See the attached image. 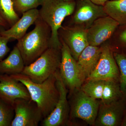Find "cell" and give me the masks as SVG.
<instances>
[{"label": "cell", "instance_id": "cell-24", "mask_svg": "<svg viewBox=\"0 0 126 126\" xmlns=\"http://www.w3.org/2000/svg\"><path fill=\"white\" fill-rule=\"evenodd\" d=\"M14 10L16 12L23 14L31 10L37 9L40 6L42 0H12Z\"/></svg>", "mask_w": 126, "mask_h": 126}, {"label": "cell", "instance_id": "cell-8", "mask_svg": "<svg viewBox=\"0 0 126 126\" xmlns=\"http://www.w3.org/2000/svg\"><path fill=\"white\" fill-rule=\"evenodd\" d=\"M60 40L62 46L59 72L64 84L70 92L80 88L83 82L81 78L77 60L72 56L65 43Z\"/></svg>", "mask_w": 126, "mask_h": 126}, {"label": "cell", "instance_id": "cell-3", "mask_svg": "<svg viewBox=\"0 0 126 126\" xmlns=\"http://www.w3.org/2000/svg\"><path fill=\"white\" fill-rule=\"evenodd\" d=\"M34 24L33 29L18 40L16 45L25 65L35 61L50 47L51 31L49 26L39 17Z\"/></svg>", "mask_w": 126, "mask_h": 126}, {"label": "cell", "instance_id": "cell-26", "mask_svg": "<svg viewBox=\"0 0 126 126\" xmlns=\"http://www.w3.org/2000/svg\"><path fill=\"white\" fill-rule=\"evenodd\" d=\"M123 25L125 26V27L119 33L118 40L120 43L126 48V24Z\"/></svg>", "mask_w": 126, "mask_h": 126}, {"label": "cell", "instance_id": "cell-9", "mask_svg": "<svg viewBox=\"0 0 126 126\" xmlns=\"http://www.w3.org/2000/svg\"><path fill=\"white\" fill-rule=\"evenodd\" d=\"M119 69L111 49L108 45L102 46L98 63L86 80L119 81Z\"/></svg>", "mask_w": 126, "mask_h": 126}, {"label": "cell", "instance_id": "cell-17", "mask_svg": "<svg viewBox=\"0 0 126 126\" xmlns=\"http://www.w3.org/2000/svg\"><path fill=\"white\" fill-rule=\"evenodd\" d=\"M25 66L20 52L16 46L8 57L0 61V74L11 75L21 73Z\"/></svg>", "mask_w": 126, "mask_h": 126}, {"label": "cell", "instance_id": "cell-19", "mask_svg": "<svg viewBox=\"0 0 126 126\" xmlns=\"http://www.w3.org/2000/svg\"><path fill=\"white\" fill-rule=\"evenodd\" d=\"M122 98L123 97L120 89L119 81H105L100 103L108 104Z\"/></svg>", "mask_w": 126, "mask_h": 126}, {"label": "cell", "instance_id": "cell-15", "mask_svg": "<svg viewBox=\"0 0 126 126\" xmlns=\"http://www.w3.org/2000/svg\"><path fill=\"white\" fill-rule=\"evenodd\" d=\"M39 17V10L31 9L23 13L22 17L9 29L0 31V33L10 39L19 40L24 36L30 26L34 24Z\"/></svg>", "mask_w": 126, "mask_h": 126}, {"label": "cell", "instance_id": "cell-2", "mask_svg": "<svg viewBox=\"0 0 126 126\" xmlns=\"http://www.w3.org/2000/svg\"><path fill=\"white\" fill-rule=\"evenodd\" d=\"M10 76L25 86L31 99L37 104L41 110L44 118L52 112L59 97L55 73L41 83L34 82L21 73Z\"/></svg>", "mask_w": 126, "mask_h": 126}, {"label": "cell", "instance_id": "cell-20", "mask_svg": "<svg viewBox=\"0 0 126 126\" xmlns=\"http://www.w3.org/2000/svg\"><path fill=\"white\" fill-rule=\"evenodd\" d=\"M105 81L94 79H87L81 85L80 89L84 93L95 99H101L102 95Z\"/></svg>", "mask_w": 126, "mask_h": 126}, {"label": "cell", "instance_id": "cell-27", "mask_svg": "<svg viewBox=\"0 0 126 126\" xmlns=\"http://www.w3.org/2000/svg\"><path fill=\"white\" fill-rule=\"evenodd\" d=\"M93 3L99 5L104 6L109 0H90Z\"/></svg>", "mask_w": 126, "mask_h": 126}, {"label": "cell", "instance_id": "cell-29", "mask_svg": "<svg viewBox=\"0 0 126 126\" xmlns=\"http://www.w3.org/2000/svg\"></svg>", "mask_w": 126, "mask_h": 126}, {"label": "cell", "instance_id": "cell-14", "mask_svg": "<svg viewBox=\"0 0 126 126\" xmlns=\"http://www.w3.org/2000/svg\"><path fill=\"white\" fill-rule=\"evenodd\" d=\"M0 98L14 106L16 99H31L25 86L7 74H0Z\"/></svg>", "mask_w": 126, "mask_h": 126}, {"label": "cell", "instance_id": "cell-21", "mask_svg": "<svg viewBox=\"0 0 126 126\" xmlns=\"http://www.w3.org/2000/svg\"><path fill=\"white\" fill-rule=\"evenodd\" d=\"M0 16L11 27L20 19L14 10L12 0H0Z\"/></svg>", "mask_w": 126, "mask_h": 126}, {"label": "cell", "instance_id": "cell-25", "mask_svg": "<svg viewBox=\"0 0 126 126\" xmlns=\"http://www.w3.org/2000/svg\"><path fill=\"white\" fill-rule=\"evenodd\" d=\"M10 39L2 36L0 33V61L2 60L10 51L7 45Z\"/></svg>", "mask_w": 126, "mask_h": 126}, {"label": "cell", "instance_id": "cell-4", "mask_svg": "<svg viewBox=\"0 0 126 126\" xmlns=\"http://www.w3.org/2000/svg\"><path fill=\"white\" fill-rule=\"evenodd\" d=\"M61 49L49 47L35 61L25 65L21 73L33 82L41 83L59 70Z\"/></svg>", "mask_w": 126, "mask_h": 126}, {"label": "cell", "instance_id": "cell-13", "mask_svg": "<svg viewBox=\"0 0 126 126\" xmlns=\"http://www.w3.org/2000/svg\"><path fill=\"white\" fill-rule=\"evenodd\" d=\"M107 16L103 6L90 0H79L73 20L76 25L87 30L97 19Z\"/></svg>", "mask_w": 126, "mask_h": 126}, {"label": "cell", "instance_id": "cell-7", "mask_svg": "<svg viewBox=\"0 0 126 126\" xmlns=\"http://www.w3.org/2000/svg\"><path fill=\"white\" fill-rule=\"evenodd\" d=\"M14 107L15 115L11 126H38L44 119L41 110L31 98L16 99Z\"/></svg>", "mask_w": 126, "mask_h": 126}, {"label": "cell", "instance_id": "cell-18", "mask_svg": "<svg viewBox=\"0 0 126 126\" xmlns=\"http://www.w3.org/2000/svg\"><path fill=\"white\" fill-rule=\"evenodd\" d=\"M103 6L107 15L117 21L119 25L126 24V0H111Z\"/></svg>", "mask_w": 126, "mask_h": 126}, {"label": "cell", "instance_id": "cell-1", "mask_svg": "<svg viewBox=\"0 0 126 126\" xmlns=\"http://www.w3.org/2000/svg\"><path fill=\"white\" fill-rule=\"evenodd\" d=\"M40 6L39 17L51 30L50 47L61 49L59 31L64 19L74 12L76 2L74 0H42Z\"/></svg>", "mask_w": 126, "mask_h": 126}, {"label": "cell", "instance_id": "cell-10", "mask_svg": "<svg viewBox=\"0 0 126 126\" xmlns=\"http://www.w3.org/2000/svg\"><path fill=\"white\" fill-rule=\"evenodd\" d=\"M59 36L68 46L73 57L77 61L84 49L89 45L87 29L76 25L74 27H61Z\"/></svg>", "mask_w": 126, "mask_h": 126}, {"label": "cell", "instance_id": "cell-12", "mask_svg": "<svg viewBox=\"0 0 126 126\" xmlns=\"http://www.w3.org/2000/svg\"><path fill=\"white\" fill-rule=\"evenodd\" d=\"M126 101L122 98L108 104L100 103L94 126H121L126 108Z\"/></svg>", "mask_w": 126, "mask_h": 126}, {"label": "cell", "instance_id": "cell-16", "mask_svg": "<svg viewBox=\"0 0 126 126\" xmlns=\"http://www.w3.org/2000/svg\"><path fill=\"white\" fill-rule=\"evenodd\" d=\"M101 52L102 47L89 45L79 56L77 63L83 82L94 70L99 61Z\"/></svg>", "mask_w": 126, "mask_h": 126}, {"label": "cell", "instance_id": "cell-5", "mask_svg": "<svg viewBox=\"0 0 126 126\" xmlns=\"http://www.w3.org/2000/svg\"><path fill=\"white\" fill-rule=\"evenodd\" d=\"M69 94V121L71 118H79L94 126L100 102L89 96L80 88L70 92Z\"/></svg>", "mask_w": 126, "mask_h": 126}, {"label": "cell", "instance_id": "cell-23", "mask_svg": "<svg viewBox=\"0 0 126 126\" xmlns=\"http://www.w3.org/2000/svg\"><path fill=\"white\" fill-rule=\"evenodd\" d=\"M15 115L14 106L0 98V126H11Z\"/></svg>", "mask_w": 126, "mask_h": 126}, {"label": "cell", "instance_id": "cell-11", "mask_svg": "<svg viewBox=\"0 0 126 126\" xmlns=\"http://www.w3.org/2000/svg\"><path fill=\"white\" fill-rule=\"evenodd\" d=\"M119 26L117 21L109 16L97 19L87 30L89 45L99 46L112 36Z\"/></svg>", "mask_w": 126, "mask_h": 126}, {"label": "cell", "instance_id": "cell-6", "mask_svg": "<svg viewBox=\"0 0 126 126\" xmlns=\"http://www.w3.org/2000/svg\"><path fill=\"white\" fill-rule=\"evenodd\" d=\"M55 75L59 97L52 112L41 122V126H64L69 123L70 107L67 98L68 89L61 78L59 70Z\"/></svg>", "mask_w": 126, "mask_h": 126}, {"label": "cell", "instance_id": "cell-28", "mask_svg": "<svg viewBox=\"0 0 126 126\" xmlns=\"http://www.w3.org/2000/svg\"><path fill=\"white\" fill-rule=\"evenodd\" d=\"M0 27H3L4 28H7V27H9L6 22L0 16Z\"/></svg>", "mask_w": 126, "mask_h": 126}, {"label": "cell", "instance_id": "cell-22", "mask_svg": "<svg viewBox=\"0 0 126 126\" xmlns=\"http://www.w3.org/2000/svg\"><path fill=\"white\" fill-rule=\"evenodd\" d=\"M113 54L119 70L120 89L123 98L126 100V55L117 52L113 53Z\"/></svg>", "mask_w": 126, "mask_h": 126}]
</instances>
